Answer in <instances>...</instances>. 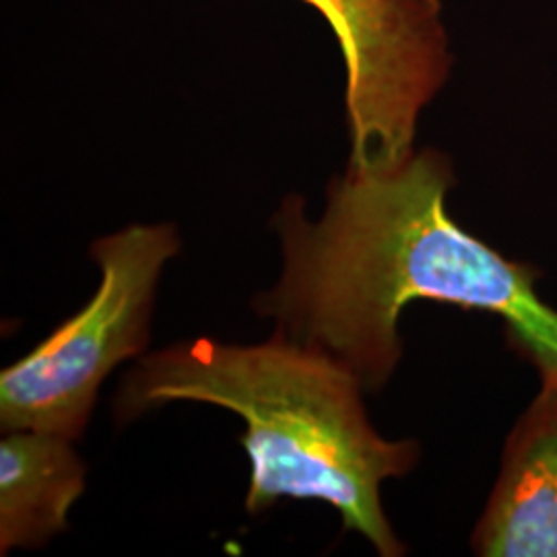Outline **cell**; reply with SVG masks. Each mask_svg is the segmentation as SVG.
Wrapping results in <instances>:
<instances>
[{
	"label": "cell",
	"instance_id": "8992f818",
	"mask_svg": "<svg viewBox=\"0 0 557 557\" xmlns=\"http://www.w3.org/2000/svg\"><path fill=\"white\" fill-rule=\"evenodd\" d=\"M75 440L38 430H4L0 440V554L40 549L66 531L85 490Z\"/></svg>",
	"mask_w": 557,
	"mask_h": 557
},
{
	"label": "cell",
	"instance_id": "277c9868",
	"mask_svg": "<svg viewBox=\"0 0 557 557\" xmlns=\"http://www.w3.org/2000/svg\"><path fill=\"white\" fill-rule=\"evenodd\" d=\"M338 41L351 137L349 168L384 170L416 149L421 110L450 71L440 0H304Z\"/></svg>",
	"mask_w": 557,
	"mask_h": 557
},
{
	"label": "cell",
	"instance_id": "6da1fadb",
	"mask_svg": "<svg viewBox=\"0 0 557 557\" xmlns=\"http://www.w3.org/2000/svg\"><path fill=\"white\" fill-rule=\"evenodd\" d=\"M453 165L434 149L384 170H354L329 186L320 220L299 197L273 227L283 275L255 308L277 333L343 361L379 391L403 356L398 319L419 299L498 317L510 345L557 384V310L539 296L535 267L502 257L446 209Z\"/></svg>",
	"mask_w": 557,
	"mask_h": 557
},
{
	"label": "cell",
	"instance_id": "7a4b0ae2",
	"mask_svg": "<svg viewBox=\"0 0 557 557\" xmlns=\"http://www.w3.org/2000/svg\"><path fill=\"white\" fill-rule=\"evenodd\" d=\"M361 393L343 361L281 333L260 345L195 338L140 358L120 386L116 418L131 421L172 400L230 409L246 425L239 442L250 458L252 517L278 499H319L380 556H405L380 485L409 473L421 450L413 440L382 438Z\"/></svg>",
	"mask_w": 557,
	"mask_h": 557
},
{
	"label": "cell",
	"instance_id": "3957f363",
	"mask_svg": "<svg viewBox=\"0 0 557 557\" xmlns=\"http://www.w3.org/2000/svg\"><path fill=\"white\" fill-rule=\"evenodd\" d=\"M178 248L170 223H135L94 242L101 271L96 296L0 374L2 432L83 436L103 380L145 351L161 271Z\"/></svg>",
	"mask_w": 557,
	"mask_h": 557
},
{
	"label": "cell",
	"instance_id": "5b68a950",
	"mask_svg": "<svg viewBox=\"0 0 557 557\" xmlns=\"http://www.w3.org/2000/svg\"><path fill=\"white\" fill-rule=\"evenodd\" d=\"M471 547L481 557H557V384H543L506 440Z\"/></svg>",
	"mask_w": 557,
	"mask_h": 557
}]
</instances>
